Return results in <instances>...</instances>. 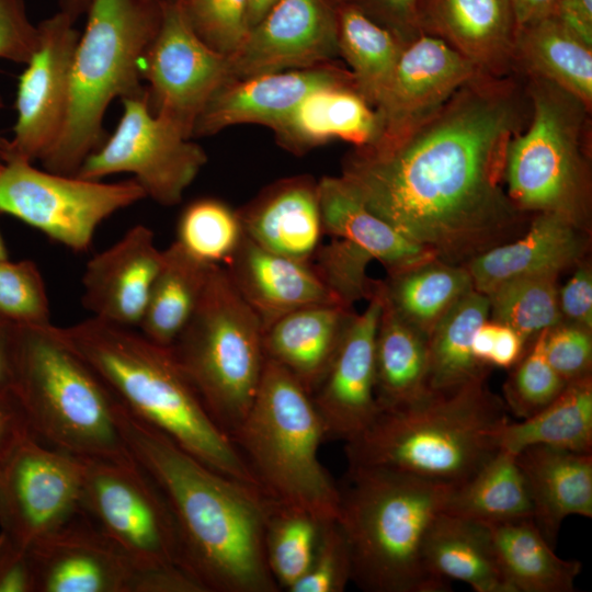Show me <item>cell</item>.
Returning <instances> with one entry per match:
<instances>
[{
  "label": "cell",
  "mask_w": 592,
  "mask_h": 592,
  "mask_svg": "<svg viewBox=\"0 0 592 592\" xmlns=\"http://www.w3.org/2000/svg\"><path fill=\"white\" fill-rule=\"evenodd\" d=\"M531 115L523 75L477 73L402 139L351 150L340 177L401 236L466 265L530 224L533 215L506 193L504 166L510 140Z\"/></svg>",
  "instance_id": "cell-1"
},
{
  "label": "cell",
  "mask_w": 592,
  "mask_h": 592,
  "mask_svg": "<svg viewBox=\"0 0 592 592\" xmlns=\"http://www.w3.org/2000/svg\"><path fill=\"white\" fill-rule=\"evenodd\" d=\"M117 421L171 510L182 566L205 592H278L264 554L271 499L207 466L121 402Z\"/></svg>",
  "instance_id": "cell-2"
},
{
  "label": "cell",
  "mask_w": 592,
  "mask_h": 592,
  "mask_svg": "<svg viewBox=\"0 0 592 592\" xmlns=\"http://www.w3.org/2000/svg\"><path fill=\"white\" fill-rule=\"evenodd\" d=\"M59 333L137 419L213 469L261 491L231 437L212 419L170 348L90 317Z\"/></svg>",
  "instance_id": "cell-3"
},
{
  "label": "cell",
  "mask_w": 592,
  "mask_h": 592,
  "mask_svg": "<svg viewBox=\"0 0 592 592\" xmlns=\"http://www.w3.org/2000/svg\"><path fill=\"white\" fill-rule=\"evenodd\" d=\"M455 485L374 467H349L338 524L352 582L368 592H444L425 559V543Z\"/></svg>",
  "instance_id": "cell-4"
},
{
  "label": "cell",
  "mask_w": 592,
  "mask_h": 592,
  "mask_svg": "<svg viewBox=\"0 0 592 592\" xmlns=\"http://www.w3.org/2000/svg\"><path fill=\"white\" fill-rule=\"evenodd\" d=\"M506 421L504 401L482 378L379 409L361 434L344 443V451L349 467L384 468L459 485L499 451L494 433Z\"/></svg>",
  "instance_id": "cell-5"
},
{
  "label": "cell",
  "mask_w": 592,
  "mask_h": 592,
  "mask_svg": "<svg viewBox=\"0 0 592 592\" xmlns=\"http://www.w3.org/2000/svg\"><path fill=\"white\" fill-rule=\"evenodd\" d=\"M10 389L43 443L80 458H134L119 430L118 399L58 327L18 326Z\"/></svg>",
  "instance_id": "cell-6"
},
{
  "label": "cell",
  "mask_w": 592,
  "mask_h": 592,
  "mask_svg": "<svg viewBox=\"0 0 592 592\" xmlns=\"http://www.w3.org/2000/svg\"><path fill=\"white\" fill-rule=\"evenodd\" d=\"M87 24L71 66L69 104L62 130L41 160L45 170L76 175L104 138L111 102L138 96L143 58L162 16V0H90Z\"/></svg>",
  "instance_id": "cell-7"
},
{
  "label": "cell",
  "mask_w": 592,
  "mask_h": 592,
  "mask_svg": "<svg viewBox=\"0 0 592 592\" xmlns=\"http://www.w3.org/2000/svg\"><path fill=\"white\" fill-rule=\"evenodd\" d=\"M323 439L310 394L266 357L252 406L231 440L267 498L327 522L338 520L340 488L319 459Z\"/></svg>",
  "instance_id": "cell-8"
},
{
  "label": "cell",
  "mask_w": 592,
  "mask_h": 592,
  "mask_svg": "<svg viewBox=\"0 0 592 592\" xmlns=\"http://www.w3.org/2000/svg\"><path fill=\"white\" fill-rule=\"evenodd\" d=\"M523 77L532 115L506 149V193L528 215L555 214L589 232L592 110L546 79Z\"/></svg>",
  "instance_id": "cell-9"
},
{
  "label": "cell",
  "mask_w": 592,
  "mask_h": 592,
  "mask_svg": "<svg viewBox=\"0 0 592 592\" xmlns=\"http://www.w3.org/2000/svg\"><path fill=\"white\" fill-rule=\"evenodd\" d=\"M170 350L212 419L231 437L252 406L266 356L263 327L224 265L213 267Z\"/></svg>",
  "instance_id": "cell-10"
},
{
  "label": "cell",
  "mask_w": 592,
  "mask_h": 592,
  "mask_svg": "<svg viewBox=\"0 0 592 592\" xmlns=\"http://www.w3.org/2000/svg\"><path fill=\"white\" fill-rule=\"evenodd\" d=\"M143 198L146 194L133 178L105 183L39 170L19 158L0 164V213L75 252L89 249L103 220Z\"/></svg>",
  "instance_id": "cell-11"
},
{
  "label": "cell",
  "mask_w": 592,
  "mask_h": 592,
  "mask_svg": "<svg viewBox=\"0 0 592 592\" xmlns=\"http://www.w3.org/2000/svg\"><path fill=\"white\" fill-rule=\"evenodd\" d=\"M82 460V511L123 551L137 573L182 566L171 510L136 459Z\"/></svg>",
  "instance_id": "cell-12"
},
{
  "label": "cell",
  "mask_w": 592,
  "mask_h": 592,
  "mask_svg": "<svg viewBox=\"0 0 592 592\" xmlns=\"http://www.w3.org/2000/svg\"><path fill=\"white\" fill-rule=\"evenodd\" d=\"M121 101L123 114L114 133L86 158L76 175L101 180L130 173L146 197L162 206L179 204L207 162L206 152L151 112L147 91Z\"/></svg>",
  "instance_id": "cell-13"
},
{
  "label": "cell",
  "mask_w": 592,
  "mask_h": 592,
  "mask_svg": "<svg viewBox=\"0 0 592 592\" xmlns=\"http://www.w3.org/2000/svg\"><path fill=\"white\" fill-rule=\"evenodd\" d=\"M80 457L24 437L0 467V532L31 548L81 512Z\"/></svg>",
  "instance_id": "cell-14"
},
{
  "label": "cell",
  "mask_w": 592,
  "mask_h": 592,
  "mask_svg": "<svg viewBox=\"0 0 592 592\" xmlns=\"http://www.w3.org/2000/svg\"><path fill=\"white\" fill-rule=\"evenodd\" d=\"M151 112L184 137L208 100L229 82L228 56L208 47L191 27L180 0L162 1L158 31L141 62Z\"/></svg>",
  "instance_id": "cell-15"
},
{
  "label": "cell",
  "mask_w": 592,
  "mask_h": 592,
  "mask_svg": "<svg viewBox=\"0 0 592 592\" xmlns=\"http://www.w3.org/2000/svg\"><path fill=\"white\" fill-rule=\"evenodd\" d=\"M75 22L59 11L37 24L36 48L19 78L16 122L7 158L42 160L57 141L67 116L80 36Z\"/></svg>",
  "instance_id": "cell-16"
},
{
  "label": "cell",
  "mask_w": 592,
  "mask_h": 592,
  "mask_svg": "<svg viewBox=\"0 0 592 592\" xmlns=\"http://www.w3.org/2000/svg\"><path fill=\"white\" fill-rule=\"evenodd\" d=\"M339 0H277L228 56L229 81L334 61Z\"/></svg>",
  "instance_id": "cell-17"
},
{
  "label": "cell",
  "mask_w": 592,
  "mask_h": 592,
  "mask_svg": "<svg viewBox=\"0 0 592 592\" xmlns=\"http://www.w3.org/2000/svg\"><path fill=\"white\" fill-rule=\"evenodd\" d=\"M477 73L465 57L437 37L422 34L407 44L375 106L378 135L366 147L384 148L402 139Z\"/></svg>",
  "instance_id": "cell-18"
},
{
  "label": "cell",
  "mask_w": 592,
  "mask_h": 592,
  "mask_svg": "<svg viewBox=\"0 0 592 592\" xmlns=\"http://www.w3.org/2000/svg\"><path fill=\"white\" fill-rule=\"evenodd\" d=\"M363 312L352 316L333 358L311 392L326 437L348 443L378 412L375 394V341L382 308L379 281Z\"/></svg>",
  "instance_id": "cell-19"
},
{
  "label": "cell",
  "mask_w": 592,
  "mask_h": 592,
  "mask_svg": "<svg viewBox=\"0 0 592 592\" xmlns=\"http://www.w3.org/2000/svg\"><path fill=\"white\" fill-rule=\"evenodd\" d=\"M30 549L36 592H134L135 567L82 509Z\"/></svg>",
  "instance_id": "cell-20"
},
{
  "label": "cell",
  "mask_w": 592,
  "mask_h": 592,
  "mask_svg": "<svg viewBox=\"0 0 592 592\" xmlns=\"http://www.w3.org/2000/svg\"><path fill=\"white\" fill-rule=\"evenodd\" d=\"M329 86H354L351 71L335 61L229 81L197 116L192 137L210 136L236 124L271 129L309 93Z\"/></svg>",
  "instance_id": "cell-21"
},
{
  "label": "cell",
  "mask_w": 592,
  "mask_h": 592,
  "mask_svg": "<svg viewBox=\"0 0 592 592\" xmlns=\"http://www.w3.org/2000/svg\"><path fill=\"white\" fill-rule=\"evenodd\" d=\"M162 262V250L145 225H135L89 260L82 275V306L93 318L138 328Z\"/></svg>",
  "instance_id": "cell-22"
},
{
  "label": "cell",
  "mask_w": 592,
  "mask_h": 592,
  "mask_svg": "<svg viewBox=\"0 0 592 592\" xmlns=\"http://www.w3.org/2000/svg\"><path fill=\"white\" fill-rule=\"evenodd\" d=\"M418 22L422 34L445 42L479 73H516L511 0H419Z\"/></svg>",
  "instance_id": "cell-23"
},
{
  "label": "cell",
  "mask_w": 592,
  "mask_h": 592,
  "mask_svg": "<svg viewBox=\"0 0 592 592\" xmlns=\"http://www.w3.org/2000/svg\"><path fill=\"white\" fill-rule=\"evenodd\" d=\"M224 267L235 288L258 316L263 330L282 316L301 308L345 306L323 282L312 262L270 252L244 234Z\"/></svg>",
  "instance_id": "cell-24"
},
{
  "label": "cell",
  "mask_w": 592,
  "mask_h": 592,
  "mask_svg": "<svg viewBox=\"0 0 592 592\" xmlns=\"http://www.w3.org/2000/svg\"><path fill=\"white\" fill-rule=\"evenodd\" d=\"M588 249V232L555 214H535L517 238L496 246L465 266L474 288L487 294L520 277L559 276L578 265Z\"/></svg>",
  "instance_id": "cell-25"
},
{
  "label": "cell",
  "mask_w": 592,
  "mask_h": 592,
  "mask_svg": "<svg viewBox=\"0 0 592 592\" xmlns=\"http://www.w3.org/2000/svg\"><path fill=\"white\" fill-rule=\"evenodd\" d=\"M237 210L247 238L296 261L311 262L325 235L318 181L307 174L270 184Z\"/></svg>",
  "instance_id": "cell-26"
},
{
  "label": "cell",
  "mask_w": 592,
  "mask_h": 592,
  "mask_svg": "<svg viewBox=\"0 0 592 592\" xmlns=\"http://www.w3.org/2000/svg\"><path fill=\"white\" fill-rule=\"evenodd\" d=\"M533 520L553 546L570 515L592 517V454L532 445L515 455Z\"/></svg>",
  "instance_id": "cell-27"
},
{
  "label": "cell",
  "mask_w": 592,
  "mask_h": 592,
  "mask_svg": "<svg viewBox=\"0 0 592 592\" xmlns=\"http://www.w3.org/2000/svg\"><path fill=\"white\" fill-rule=\"evenodd\" d=\"M272 130L280 146L303 155L332 139L354 148L369 146L378 135V121L354 86H329L309 93Z\"/></svg>",
  "instance_id": "cell-28"
},
{
  "label": "cell",
  "mask_w": 592,
  "mask_h": 592,
  "mask_svg": "<svg viewBox=\"0 0 592 592\" xmlns=\"http://www.w3.org/2000/svg\"><path fill=\"white\" fill-rule=\"evenodd\" d=\"M354 312L343 305H319L286 314L263 330L265 356L288 371L311 395Z\"/></svg>",
  "instance_id": "cell-29"
},
{
  "label": "cell",
  "mask_w": 592,
  "mask_h": 592,
  "mask_svg": "<svg viewBox=\"0 0 592 592\" xmlns=\"http://www.w3.org/2000/svg\"><path fill=\"white\" fill-rule=\"evenodd\" d=\"M318 192L323 234L357 246L388 274L436 259L371 212L341 177H323Z\"/></svg>",
  "instance_id": "cell-30"
},
{
  "label": "cell",
  "mask_w": 592,
  "mask_h": 592,
  "mask_svg": "<svg viewBox=\"0 0 592 592\" xmlns=\"http://www.w3.org/2000/svg\"><path fill=\"white\" fill-rule=\"evenodd\" d=\"M515 72L546 79L592 110V45L555 16L517 26Z\"/></svg>",
  "instance_id": "cell-31"
},
{
  "label": "cell",
  "mask_w": 592,
  "mask_h": 592,
  "mask_svg": "<svg viewBox=\"0 0 592 592\" xmlns=\"http://www.w3.org/2000/svg\"><path fill=\"white\" fill-rule=\"evenodd\" d=\"M425 559L446 582L462 581L477 592H511L483 523L444 511L428 535Z\"/></svg>",
  "instance_id": "cell-32"
},
{
  "label": "cell",
  "mask_w": 592,
  "mask_h": 592,
  "mask_svg": "<svg viewBox=\"0 0 592 592\" xmlns=\"http://www.w3.org/2000/svg\"><path fill=\"white\" fill-rule=\"evenodd\" d=\"M511 592H572L580 561L558 557L533 517L486 524Z\"/></svg>",
  "instance_id": "cell-33"
},
{
  "label": "cell",
  "mask_w": 592,
  "mask_h": 592,
  "mask_svg": "<svg viewBox=\"0 0 592 592\" xmlns=\"http://www.w3.org/2000/svg\"><path fill=\"white\" fill-rule=\"evenodd\" d=\"M379 292L382 308L375 341L378 410L412 402L428 391V338L392 308L380 281Z\"/></svg>",
  "instance_id": "cell-34"
},
{
  "label": "cell",
  "mask_w": 592,
  "mask_h": 592,
  "mask_svg": "<svg viewBox=\"0 0 592 592\" xmlns=\"http://www.w3.org/2000/svg\"><path fill=\"white\" fill-rule=\"evenodd\" d=\"M214 266L190 254L177 241L162 250V262L138 327L140 332L170 348L195 311Z\"/></svg>",
  "instance_id": "cell-35"
},
{
  "label": "cell",
  "mask_w": 592,
  "mask_h": 592,
  "mask_svg": "<svg viewBox=\"0 0 592 592\" xmlns=\"http://www.w3.org/2000/svg\"><path fill=\"white\" fill-rule=\"evenodd\" d=\"M498 448L516 455L532 445L592 452V376L568 383L560 395L537 413L497 429Z\"/></svg>",
  "instance_id": "cell-36"
},
{
  "label": "cell",
  "mask_w": 592,
  "mask_h": 592,
  "mask_svg": "<svg viewBox=\"0 0 592 592\" xmlns=\"http://www.w3.org/2000/svg\"><path fill=\"white\" fill-rule=\"evenodd\" d=\"M489 318L487 295L473 289L436 323L428 338V391H451L487 378L490 367L477 362L471 346Z\"/></svg>",
  "instance_id": "cell-37"
},
{
  "label": "cell",
  "mask_w": 592,
  "mask_h": 592,
  "mask_svg": "<svg viewBox=\"0 0 592 592\" xmlns=\"http://www.w3.org/2000/svg\"><path fill=\"white\" fill-rule=\"evenodd\" d=\"M392 308L426 338L436 323L475 289L465 265L434 259L380 281Z\"/></svg>",
  "instance_id": "cell-38"
},
{
  "label": "cell",
  "mask_w": 592,
  "mask_h": 592,
  "mask_svg": "<svg viewBox=\"0 0 592 592\" xmlns=\"http://www.w3.org/2000/svg\"><path fill=\"white\" fill-rule=\"evenodd\" d=\"M338 47L356 91L373 107L387 89L406 44L345 0L338 1Z\"/></svg>",
  "instance_id": "cell-39"
},
{
  "label": "cell",
  "mask_w": 592,
  "mask_h": 592,
  "mask_svg": "<svg viewBox=\"0 0 592 592\" xmlns=\"http://www.w3.org/2000/svg\"><path fill=\"white\" fill-rule=\"evenodd\" d=\"M445 512L483 524L533 517L515 455L499 449L473 476L455 485Z\"/></svg>",
  "instance_id": "cell-40"
},
{
  "label": "cell",
  "mask_w": 592,
  "mask_h": 592,
  "mask_svg": "<svg viewBox=\"0 0 592 592\" xmlns=\"http://www.w3.org/2000/svg\"><path fill=\"white\" fill-rule=\"evenodd\" d=\"M322 523L304 509L271 500L264 528V554L280 589L289 591L306 572Z\"/></svg>",
  "instance_id": "cell-41"
},
{
  "label": "cell",
  "mask_w": 592,
  "mask_h": 592,
  "mask_svg": "<svg viewBox=\"0 0 592 592\" xmlns=\"http://www.w3.org/2000/svg\"><path fill=\"white\" fill-rule=\"evenodd\" d=\"M557 276H528L506 281L486 295L491 320L515 330L525 342L562 322Z\"/></svg>",
  "instance_id": "cell-42"
},
{
  "label": "cell",
  "mask_w": 592,
  "mask_h": 592,
  "mask_svg": "<svg viewBox=\"0 0 592 592\" xmlns=\"http://www.w3.org/2000/svg\"><path fill=\"white\" fill-rule=\"evenodd\" d=\"M243 230L237 209L213 197L190 203L181 213L177 239L190 254L213 265H224L238 249Z\"/></svg>",
  "instance_id": "cell-43"
},
{
  "label": "cell",
  "mask_w": 592,
  "mask_h": 592,
  "mask_svg": "<svg viewBox=\"0 0 592 592\" xmlns=\"http://www.w3.org/2000/svg\"><path fill=\"white\" fill-rule=\"evenodd\" d=\"M547 330L540 332L516 362L504 384V405L517 418L526 419L556 399L566 383L550 366L544 352Z\"/></svg>",
  "instance_id": "cell-44"
},
{
  "label": "cell",
  "mask_w": 592,
  "mask_h": 592,
  "mask_svg": "<svg viewBox=\"0 0 592 592\" xmlns=\"http://www.w3.org/2000/svg\"><path fill=\"white\" fill-rule=\"evenodd\" d=\"M0 318L16 326L52 325L43 275L32 260H0Z\"/></svg>",
  "instance_id": "cell-45"
},
{
  "label": "cell",
  "mask_w": 592,
  "mask_h": 592,
  "mask_svg": "<svg viewBox=\"0 0 592 592\" xmlns=\"http://www.w3.org/2000/svg\"><path fill=\"white\" fill-rule=\"evenodd\" d=\"M196 35L225 56L238 50L250 29L248 0H180Z\"/></svg>",
  "instance_id": "cell-46"
},
{
  "label": "cell",
  "mask_w": 592,
  "mask_h": 592,
  "mask_svg": "<svg viewBox=\"0 0 592 592\" xmlns=\"http://www.w3.org/2000/svg\"><path fill=\"white\" fill-rule=\"evenodd\" d=\"M373 258L357 246L334 238L319 247L311 260L316 271L348 307L361 299H368L375 282L366 275L367 264Z\"/></svg>",
  "instance_id": "cell-47"
},
{
  "label": "cell",
  "mask_w": 592,
  "mask_h": 592,
  "mask_svg": "<svg viewBox=\"0 0 592 592\" xmlns=\"http://www.w3.org/2000/svg\"><path fill=\"white\" fill-rule=\"evenodd\" d=\"M352 581L351 558L337 521L323 522L311 561L288 592H342Z\"/></svg>",
  "instance_id": "cell-48"
},
{
  "label": "cell",
  "mask_w": 592,
  "mask_h": 592,
  "mask_svg": "<svg viewBox=\"0 0 592 592\" xmlns=\"http://www.w3.org/2000/svg\"><path fill=\"white\" fill-rule=\"evenodd\" d=\"M592 331L560 322L545 333L544 352L550 366L566 382L591 375Z\"/></svg>",
  "instance_id": "cell-49"
},
{
  "label": "cell",
  "mask_w": 592,
  "mask_h": 592,
  "mask_svg": "<svg viewBox=\"0 0 592 592\" xmlns=\"http://www.w3.org/2000/svg\"><path fill=\"white\" fill-rule=\"evenodd\" d=\"M37 41L38 29L30 21L24 0H0V58L26 65Z\"/></svg>",
  "instance_id": "cell-50"
},
{
  "label": "cell",
  "mask_w": 592,
  "mask_h": 592,
  "mask_svg": "<svg viewBox=\"0 0 592 592\" xmlns=\"http://www.w3.org/2000/svg\"><path fill=\"white\" fill-rule=\"evenodd\" d=\"M406 45L422 35L418 22L419 0H345Z\"/></svg>",
  "instance_id": "cell-51"
},
{
  "label": "cell",
  "mask_w": 592,
  "mask_h": 592,
  "mask_svg": "<svg viewBox=\"0 0 592 592\" xmlns=\"http://www.w3.org/2000/svg\"><path fill=\"white\" fill-rule=\"evenodd\" d=\"M0 592H36L31 549L0 532Z\"/></svg>",
  "instance_id": "cell-52"
},
{
  "label": "cell",
  "mask_w": 592,
  "mask_h": 592,
  "mask_svg": "<svg viewBox=\"0 0 592 592\" xmlns=\"http://www.w3.org/2000/svg\"><path fill=\"white\" fill-rule=\"evenodd\" d=\"M562 320L592 331V271L580 264L566 284L558 288Z\"/></svg>",
  "instance_id": "cell-53"
},
{
  "label": "cell",
  "mask_w": 592,
  "mask_h": 592,
  "mask_svg": "<svg viewBox=\"0 0 592 592\" xmlns=\"http://www.w3.org/2000/svg\"><path fill=\"white\" fill-rule=\"evenodd\" d=\"M29 434L32 432L15 396L11 389L0 390V467Z\"/></svg>",
  "instance_id": "cell-54"
},
{
  "label": "cell",
  "mask_w": 592,
  "mask_h": 592,
  "mask_svg": "<svg viewBox=\"0 0 592 592\" xmlns=\"http://www.w3.org/2000/svg\"><path fill=\"white\" fill-rule=\"evenodd\" d=\"M551 16L592 45V0H559Z\"/></svg>",
  "instance_id": "cell-55"
},
{
  "label": "cell",
  "mask_w": 592,
  "mask_h": 592,
  "mask_svg": "<svg viewBox=\"0 0 592 592\" xmlns=\"http://www.w3.org/2000/svg\"><path fill=\"white\" fill-rule=\"evenodd\" d=\"M497 323V322H496ZM525 340L512 328L497 323L490 367L511 368L525 352Z\"/></svg>",
  "instance_id": "cell-56"
},
{
  "label": "cell",
  "mask_w": 592,
  "mask_h": 592,
  "mask_svg": "<svg viewBox=\"0 0 592 592\" xmlns=\"http://www.w3.org/2000/svg\"><path fill=\"white\" fill-rule=\"evenodd\" d=\"M18 326L0 318V390L11 388Z\"/></svg>",
  "instance_id": "cell-57"
},
{
  "label": "cell",
  "mask_w": 592,
  "mask_h": 592,
  "mask_svg": "<svg viewBox=\"0 0 592 592\" xmlns=\"http://www.w3.org/2000/svg\"><path fill=\"white\" fill-rule=\"evenodd\" d=\"M559 0H511L517 26L551 15Z\"/></svg>",
  "instance_id": "cell-58"
},
{
  "label": "cell",
  "mask_w": 592,
  "mask_h": 592,
  "mask_svg": "<svg viewBox=\"0 0 592 592\" xmlns=\"http://www.w3.org/2000/svg\"><path fill=\"white\" fill-rule=\"evenodd\" d=\"M497 323L492 320L485 321L475 332L473 339V354L477 362L490 367L489 360L493 346Z\"/></svg>",
  "instance_id": "cell-59"
},
{
  "label": "cell",
  "mask_w": 592,
  "mask_h": 592,
  "mask_svg": "<svg viewBox=\"0 0 592 592\" xmlns=\"http://www.w3.org/2000/svg\"><path fill=\"white\" fill-rule=\"evenodd\" d=\"M277 0H248V25L253 27Z\"/></svg>",
  "instance_id": "cell-60"
},
{
  "label": "cell",
  "mask_w": 592,
  "mask_h": 592,
  "mask_svg": "<svg viewBox=\"0 0 592 592\" xmlns=\"http://www.w3.org/2000/svg\"><path fill=\"white\" fill-rule=\"evenodd\" d=\"M61 12L69 15L75 21L86 13L90 3V0H57Z\"/></svg>",
  "instance_id": "cell-61"
},
{
  "label": "cell",
  "mask_w": 592,
  "mask_h": 592,
  "mask_svg": "<svg viewBox=\"0 0 592 592\" xmlns=\"http://www.w3.org/2000/svg\"><path fill=\"white\" fill-rule=\"evenodd\" d=\"M9 143L10 140L0 135V164L7 159L9 152Z\"/></svg>",
  "instance_id": "cell-62"
},
{
  "label": "cell",
  "mask_w": 592,
  "mask_h": 592,
  "mask_svg": "<svg viewBox=\"0 0 592 592\" xmlns=\"http://www.w3.org/2000/svg\"><path fill=\"white\" fill-rule=\"evenodd\" d=\"M9 255H8V249H7V246H5V241L2 237V234L0 231V260L1 259H8Z\"/></svg>",
  "instance_id": "cell-63"
},
{
  "label": "cell",
  "mask_w": 592,
  "mask_h": 592,
  "mask_svg": "<svg viewBox=\"0 0 592 592\" xmlns=\"http://www.w3.org/2000/svg\"><path fill=\"white\" fill-rule=\"evenodd\" d=\"M162 1H167V0H162Z\"/></svg>",
  "instance_id": "cell-64"
}]
</instances>
